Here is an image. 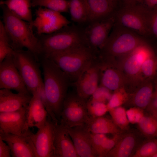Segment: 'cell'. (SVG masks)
Segmentation results:
<instances>
[{"mask_svg": "<svg viewBox=\"0 0 157 157\" xmlns=\"http://www.w3.org/2000/svg\"><path fill=\"white\" fill-rule=\"evenodd\" d=\"M41 62L46 97L51 111L59 123L69 80L64 73L50 58L43 55Z\"/></svg>", "mask_w": 157, "mask_h": 157, "instance_id": "1", "label": "cell"}, {"mask_svg": "<svg viewBox=\"0 0 157 157\" xmlns=\"http://www.w3.org/2000/svg\"><path fill=\"white\" fill-rule=\"evenodd\" d=\"M0 7L3 11V22L13 50L25 48L38 58L42 55V49L39 38L33 33V22L19 18L4 5H0Z\"/></svg>", "mask_w": 157, "mask_h": 157, "instance_id": "2", "label": "cell"}, {"mask_svg": "<svg viewBox=\"0 0 157 157\" xmlns=\"http://www.w3.org/2000/svg\"><path fill=\"white\" fill-rule=\"evenodd\" d=\"M44 56L53 61L69 81H76L85 67L97 55L87 44H82Z\"/></svg>", "mask_w": 157, "mask_h": 157, "instance_id": "3", "label": "cell"}, {"mask_svg": "<svg viewBox=\"0 0 157 157\" xmlns=\"http://www.w3.org/2000/svg\"><path fill=\"white\" fill-rule=\"evenodd\" d=\"M39 36L42 55L45 56L80 44H87L84 27L78 25H68L53 33Z\"/></svg>", "mask_w": 157, "mask_h": 157, "instance_id": "4", "label": "cell"}, {"mask_svg": "<svg viewBox=\"0 0 157 157\" xmlns=\"http://www.w3.org/2000/svg\"><path fill=\"white\" fill-rule=\"evenodd\" d=\"M145 42L143 37L115 22L99 55L115 59L120 58Z\"/></svg>", "mask_w": 157, "mask_h": 157, "instance_id": "5", "label": "cell"}, {"mask_svg": "<svg viewBox=\"0 0 157 157\" xmlns=\"http://www.w3.org/2000/svg\"><path fill=\"white\" fill-rule=\"evenodd\" d=\"M15 65L29 92L32 95L43 82L38 58L28 50H14L12 53Z\"/></svg>", "mask_w": 157, "mask_h": 157, "instance_id": "6", "label": "cell"}, {"mask_svg": "<svg viewBox=\"0 0 157 157\" xmlns=\"http://www.w3.org/2000/svg\"><path fill=\"white\" fill-rule=\"evenodd\" d=\"M150 13L140 4L124 6L115 11V22L144 38L151 35Z\"/></svg>", "mask_w": 157, "mask_h": 157, "instance_id": "7", "label": "cell"}, {"mask_svg": "<svg viewBox=\"0 0 157 157\" xmlns=\"http://www.w3.org/2000/svg\"><path fill=\"white\" fill-rule=\"evenodd\" d=\"M87 101L76 94H67L64 101L59 124L66 129L85 124L89 118Z\"/></svg>", "mask_w": 157, "mask_h": 157, "instance_id": "8", "label": "cell"}, {"mask_svg": "<svg viewBox=\"0 0 157 157\" xmlns=\"http://www.w3.org/2000/svg\"><path fill=\"white\" fill-rule=\"evenodd\" d=\"M115 22V12L104 19L89 23L84 27L87 44L97 55L106 43Z\"/></svg>", "mask_w": 157, "mask_h": 157, "instance_id": "9", "label": "cell"}, {"mask_svg": "<svg viewBox=\"0 0 157 157\" xmlns=\"http://www.w3.org/2000/svg\"><path fill=\"white\" fill-rule=\"evenodd\" d=\"M153 51L146 42L133 51L122 56L120 67H118L123 75L126 82L141 78V69L142 63Z\"/></svg>", "mask_w": 157, "mask_h": 157, "instance_id": "10", "label": "cell"}, {"mask_svg": "<svg viewBox=\"0 0 157 157\" xmlns=\"http://www.w3.org/2000/svg\"><path fill=\"white\" fill-rule=\"evenodd\" d=\"M55 124L48 115L44 126L34 134L30 131L28 136L35 157H53Z\"/></svg>", "mask_w": 157, "mask_h": 157, "instance_id": "11", "label": "cell"}, {"mask_svg": "<svg viewBox=\"0 0 157 157\" xmlns=\"http://www.w3.org/2000/svg\"><path fill=\"white\" fill-rule=\"evenodd\" d=\"M35 14L33 25L39 36L53 33L71 23L60 13L45 8L39 7Z\"/></svg>", "mask_w": 157, "mask_h": 157, "instance_id": "12", "label": "cell"}, {"mask_svg": "<svg viewBox=\"0 0 157 157\" xmlns=\"http://www.w3.org/2000/svg\"><path fill=\"white\" fill-rule=\"evenodd\" d=\"M99 80V67L97 57L85 67L75 81L76 93L86 100L97 89Z\"/></svg>", "mask_w": 157, "mask_h": 157, "instance_id": "13", "label": "cell"}, {"mask_svg": "<svg viewBox=\"0 0 157 157\" xmlns=\"http://www.w3.org/2000/svg\"><path fill=\"white\" fill-rule=\"evenodd\" d=\"M12 53L7 56L0 63V88L31 94L15 65Z\"/></svg>", "mask_w": 157, "mask_h": 157, "instance_id": "14", "label": "cell"}, {"mask_svg": "<svg viewBox=\"0 0 157 157\" xmlns=\"http://www.w3.org/2000/svg\"><path fill=\"white\" fill-rule=\"evenodd\" d=\"M99 79L101 85L114 91L124 87L126 81L115 60L111 59L98 58Z\"/></svg>", "mask_w": 157, "mask_h": 157, "instance_id": "15", "label": "cell"}, {"mask_svg": "<svg viewBox=\"0 0 157 157\" xmlns=\"http://www.w3.org/2000/svg\"><path fill=\"white\" fill-rule=\"evenodd\" d=\"M27 106L15 111L0 112V131L20 136L27 135L30 131L26 123Z\"/></svg>", "mask_w": 157, "mask_h": 157, "instance_id": "16", "label": "cell"}, {"mask_svg": "<svg viewBox=\"0 0 157 157\" xmlns=\"http://www.w3.org/2000/svg\"><path fill=\"white\" fill-rule=\"evenodd\" d=\"M65 129L71 137L78 157H97L92 146L90 132L85 124Z\"/></svg>", "mask_w": 157, "mask_h": 157, "instance_id": "17", "label": "cell"}, {"mask_svg": "<svg viewBox=\"0 0 157 157\" xmlns=\"http://www.w3.org/2000/svg\"><path fill=\"white\" fill-rule=\"evenodd\" d=\"M20 136L0 131V137L9 146L13 157H35L28 136Z\"/></svg>", "mask_w": 157, "mask_h": 157, "instance_id": "18", "label": "cell"}, {"mask_svg": "<svg viewBox=\"0 0 157 157\" xmlns=\"http://www.w3.org/2000/svg\"><path fill=\"white\" fill-rule=\"evenodd\" d=\"M38 89L32 95L26 109V123L29 129L33 127L38 129L41 128L48 118V113L41 100Z\"/></svg>", "mask_w": 157, "mask_h": 157, "instance_id": "19", "label": "cell"}, {"mask_svg": "<svg viewBox=\"0 0 157 157\" xmlns=\"http://www.w3.org/2000/svg\"><path fill=\"white\" fill-rule=\"evenodd\" d=\"M53 157H78L70 136L60 124H55Z\"/></svg>", "mask_w": 157, "mask_h": 157, "instance_id": "20", "label": "cell"}, {"mask_svg": "<svg viewBox=\"0 0 157 157\" xmlns=\"http://www.w3.org/2000/svg\"><path fill=\"white\" fill-rule=\"evenodd\" d=\"M32 95L30 94L18 92L14 93L10 90H0V112L17 111L27 106Z\"/></svg>", "mask_w": 157, "mask_h": 157, "instance_id": "21", "label": "cell"}, {"mask_svg": "<svg viewBox=\"0 0 157 157\" xmlns=\"http://www.w3.org/2000/svg\"><path fill=\"white\" fill-rule=\"evenodd\" d=\"M138 135L134 132L124 133L107 157H132L140 143Z\"/></svg>", "mask_w": 157, "mask_h": 157, "instance_id": "22", "label": "cell"}, {"mask_svg": "<svg viewBox=\"0 0 157 157\" xmlns=\"http://www.w3.org/2000/svg\"><path fill=\"white\" fill-rule=\"evenodd\" d=\"M89 23L101 20L114 13L116 4L108 0H84Z\"/></svg>", "mask_w": 157, "mask_h": 157, "instance_id": "23", "label": "cell"}, {"mask_svg": "<svg viewBox=\"0 0 157 157\" xmlns=\"http://www.w3.org/2000/svg\"><path fill=\"white\" fill-rule=\"evenodd\" d=\"M85 125L88 131L93 133L114 135L124 132L115 124L112 119L104 116L95 118L90 117Z\"/></svg>", "mask_w": 157, "mask_h": 157, "instance_id": "24", "label": "cell"}, {"mask_svg": "<svg viewBox=\"0 0 157 157\" xmlns=\"http://www.w3.org/2000/svg\"><path fill=\"white\" fill-rule=\"evenodd\" d=\"M32 0H1L0 5L6 6L13 14L21 19L33 22L31 10Z\"/></svg>", "mask_w": 157, "mask_h": 157, "instance_id": "25", "label": "cell"}, {"mask_svg": "<svg viewBox=\"0 0 157 157\" xmlns=\"http://www.w3.org/2000/svg\"><path fill=\"white\" fill-rule=\"evenodd\" d=\"M151 83L147 82L140 87L131 97V103L133 107L146 109L151 99L153 92Z\"/></svg>", "mask_w": 157, "mask_h": 157, "instance_id": "26", "label": "cell"}, {"mask_svg": "<svg viewBox=\"0 0 157 157\" xmlns=\"http://www.w3.org/2000/svg\"><path fill=\"white\" fill-rule=\"evenodd\" d=\"M69 12L72 20L82 26L87 25L88 17L87 7L84 0H69Z\"/></svg>", "mask_w": 157, "mask_h": 157, "instance_id": "27", "label": "cell"}, {"mask_svg": "<svg viewBox=\"0 0 157 157\" xmlns=\"http://www.w3.org/2000/svg\"><path fill=\"white\" fill-rule=\"evenodd\" d=\"M142 134L147 139L155 138L157 135V115L147 112L137 124Z\"/></svg>", "mask_w": 157, "mask_h": 157, "instance_id": "28", "label": "cell"}, {"mask_svg": "<svg viewBox=\"0 0 157 157\" xmlns=\"http://www.w3.org/2000/svg\"><path fill=\"white\" fill-rule=\"evenodd\" d=\"M69 0H32V7L43 6L60 13L69 12Z\"/></svg>", "mask_w": 157, "mask_h": 157, "instance_id": "29", "label": "cell"}, {"mask_svg": "<svg viewBox=\"0 0 157 157\" xmlns=\"http://www.w3.org/2000/svg\"><path fill=\"white\" fill-rule=\"evenodd\" d=\"M108 112L114 123L122 131L125 132L129 130L130 122L126 111L124 107L120 106L112 108Z\"/></svg>", "mask_w": 157, "mask_h": 157, "instance_id": "30", "label": "cell"}, {"mask_svg": "<svg viewBox=\"0 0 157 157\" xmlns=\"http://www.w3.org/2000/svg\"><path fill=\"white\" fill-rule=\"evenodd\" d=\"M147 140L139 144L132 157H153L157 153V139Z\"/></svg>", "mask_w": 157, "mask_h": 157, "instance_id": "31", "label": "cell"}, {"mask_svg": "<svg viewBox=\"0 0 157 157\" xmlns=\"http://www.w3.org/2000/svg\"><path fill=\"white\" fill-rule=\"evenodd\" d=\"M9 36L5 29L3 22L0 21V63L6 57L13 52Z\"/></svg>", "mask_w": 157, "mask_h": 157, "instance_id": "32", "label": "cell"}, {"mask_svg": "<svg viewBox=\"0 0 157 157\" xmlns=\"http://www.w3.org/2000/svg\"><path fill=\"white\" fill-rule=\"evenodd\" d=\"M157 71V59L153 53L147 57L142 62L141 69V78H151Z\"/></svg>", "mask_w": 157, "mask_h": 157, "instance_id": "33", "label": "cell"}, {"mask_svg": "<svg viewBox=\"0 0 157 157\" xmlns=\"http://www.w3.org/2000/svg\"><path fill=\"white\" fill-rule=\"evenodd\" d=\"M129 99V94L124 87L121 88L114 91L107 105L110 109L121 106L127 102Z\"/></svg>", "mask_w": 157, "mask_h": 157, "instance_id": "34", "label": "cell"}, {"mask_svg": "<svg viewBox=\"0 0 157 157\" xmlns=\"http://www.w3.org/2000/svg\"><path fill=\"white\" fill-rule=\"evenodd\" d=\"M87 108L89 117L93 118L103 116L109 111L107 104L90 99L87 101Z\"/></svg>", "mask_w": 157, "mask_h": 157, "instance_id": "35", "label": "cell"}, {"mask_svg": "<svg viewBox=\"0 0 157 157\" xmlns=\"http://www.w3.org/2000/svg\"><path fill=\"white\" fill-rule=\"evenodd\" d=\"M124 132L114 135L111 138H108L101 145L97 154V156L106 157L108 153L113 149L122 137Z\"/></svg>", "mask_w": 157, "mask_h": 157, "instance_id": "36", "label": "cell"}, {"mask_svg": "<svg viewBox=\"0 0 157 157\" xmlns=\"http://www.w3.org/2000/svg\"><path fill=\"white\" fill-rule=\"evenodd\" d=\"M112 91L100 85L98 86L90 99L107 104L112 94Z\"/></svg>", "mask_w": 157, "mask_h": 157, "instance_id": "37", "label": "cell"}, {"mask_svg": "<svg viewBox=\"0 0 157 157\" xmlns=\"http://www.w3.org/2000/svg\"><path fill=\"white\" fill-rule=\"evenodd\" d=\"M127 116L130 123L138 124L144 115V110L133 107L126 111Z\"/></svg>", "mask_w": 157, "mask_h": 157, "instance_id": "38", "label": "cell"}, {"mask_svg": "<svg viewBox=\"0 0 157 157\" xmlns=\"http://www.w3.org/2000/svg\"><path fill=\"white\" fill-rule=\"evenodd\" d=\"M92 146L97 157L98 152L103 143L108 138L105 134L90 133Z\"/></svg>", "mask_w": 157, "mask_h": 157, "instance_id": "39", "label": "cell"}, {"mask_svg": "<svg viewBox=\"0 0 157 157\" xmlns=\"http://www.w3.org/2000/svg\"><path fill=\"white\" fill-rule=\"evenodd\" d=\"M149 28L150 35L157 39V9L150 13Z\"/></svg>", "mask_w": 157, "mask_h": 157, "instance_id": "40", "label": "cell"}, {"mask_svg": "<svg viewBox=\"0 0 157 157\" xmlns=\"http://www.w3.org/2000/svg\"><path fill=\"white\" fill-rule=\"evenodd\" d=\"M139 4L150 13L157 9V0H140Z\"/></svg>", "mask_w": 157, "mask_h": 157, "instance_id": "41", "label": "cell"}, {"mask_svg": "<svg viewBox=\"0 0 157 157\" xmlns=\"http://www.w3.org/2000/svg\"><path fill=\"white\" fill-rule=\"evenodd\" d=\"M11 150L9 145L0 137V157H10Z\"/></svg>", "mask_w": 157, "mask_h": 157, "instance_id": "42", "label": "cell"}, {"mask_svg": "<svg viewBox=\"0 0 157 157\" xmlns=\"http://www.w3.org/2000/svg\"><path fill=\"white\" fill-rule=\"evenodd\" d=\"M145 109L147 112L157 115V97L152 98Z\"/></svg>", "mask_w": 157, "mask_h": 157, "instance_id": "43", "label": "cell"}, {"mask_svg": "<svg viewBox=\"0 0 157 157\" xmlns=\"http://www.w3.org/2000/svg\"><path fill=\"white\" fill-rule=\"evenodd\" d=\"M124 6H131L139 3L140 0H122Z\"/></svg>", "mask_w": 157, "mask_h": 157, "instance_id": "44", "label": "cell"}, {"mask_svg": "<svg viewBox=\"0 0 157 157\" xmlns=\"http://www.w3.org/2000/svg\"><path fill=\"white\" fill-rule=\"evenodd\" d=\"M157 97V85L155 87L154 90L153 91L152 96V97Z\"/></svg>", "mask_w": 157, "mask_h": 157, "instance_id": "45", "label": "cell"}, {"mask_svg": "<svg viewBox=\"0 0 157 157\" xmlns=\"http://www.w3.org/2000/svg\"><path fill=\"white\" fill-rule=\"evenodd\" d=\"M116 4L117 3L118 0H108Z\"/></svg>", "mask_w": 157, "mask_h": 157, "instance_id": "46", "label": "cell"}, {"mask_svg": "<svg viewBox=\"0 0 157 157\" xmlns=\"http://www.w3.org/2000/svg\"><path fill=\"white\" fill-rule=\"evenodd\" d=\"M153 157H157V153L155 154Z\"/></svg>", "mask_w": 157, "mask_h": 157, "instance_id": "47", "label": "cell"}, {"mask_svg": "<svg viewBox=\"0 0 157 157\" xmlns=\"http://www.w3.org/2000/svg\"><path fill=\"white\" fill-rule=\"evenodd\" d=\"M156 137L157 138V136H156Z\"/></svg>", "mask_w": 157, "mask_h": 157, "instance_id": "48", "label": "cell"}, {"mask_svg": "<svg viewBox=\"0 0 157 157\" xmlns=\"http://www.w3.org/2000/svg\"><path fill=\"white\" fill-rule=\"evenodd\" d=\"M156 57V58H157V56Z\"/></svg>", "mask_w": 157, "mask_h": 157, "instance_id": "49", "label": "cell"}]
</instances>
